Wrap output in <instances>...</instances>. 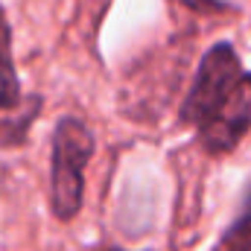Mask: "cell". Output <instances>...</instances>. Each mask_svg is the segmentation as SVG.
<instances>
[{
  "label": "cell",
  "mask_w": 251,
  "mask_h": 251,
  "mask_svg": "<svg viewBox=\"0 0 251 251\" xmlns=\"http://www.w3.org/2000/svg\"><path fill=\"white\" fill-rule=\"evenodd\" d=\"M97 140L79 117H62L50 149V210L59 222H70L85 201V170Z\"/></svg>",
  "instance_id": "cell-1"
},
{
  "label": "cell",
  "mask_w": 251,
  "mask_h": 251,
  "mask_svg": "<svg viewBox=\"0 0 251 251\" xmlns=\"http://www.w3.org/2000/svg\"><path fill=\"white\" fill-rule=\"evenodd\" d=\"M243 73L246 70L240 64V56H237L234 44H228V41L213 44L201 56L196 79L190 82L187 94H184V102H181V111H178V123L199 128L222 105V100L234 91V85L240 82Z\"/></svg>",
  "instance_id": "cell-2"
},
{
  "label": "cell",
  "mask_w": 251,
  "mask_h": 251,
  "mask_svg": "<svg viewBox=\"0 0 251 251\" xmlns=\"http://www.w3.org/2000/svg\"><path fill=\"white\" fill-rule=\"evenodd\" d=\"M199 143L210 155L231 152L251 131V73H243L234 91L222 100V105L196 128Z\"/></svg>",
  "instance_id": "cell-3"
},
{
  "label": "cell",
  "mask_w": 251,
  "mask_h": 251,
  "mask_svg": "<svg viewBox=\"0 0 251 251\" xmlns=\"http://www.w3.org/2000/svg\"><path fill=\"white\" fill-rule=\"evenodd\" d=\"M21 100H24V94H21V79H18L15 56H12V26L0 6V111L15 108Z\"/></svg>",
  "instance_id": "cell-4"
},
{
  "label": "cell",
  "mask_w": 251,
  "mask_h": 251,
  "mask_svg": "<svg viewBox=\"0 0 251 251\" xmlns=\"http://www.w3.org/2000/svg\"><path fill=\"white\" fill-rule=\"evenodd\" d=\"M38 111H41V100H38V97L24 100V102L18 105V117H15V120H9V114L3 111L6 120H0V143H21V140L26 137L29 123L38 117Z\"/></svg>",
  "instance_id": "cell-5"
},
{
  "label": "cell",
  "mask_w": 251,
  "mask_h": 251,
  "mask_svg": "<svg viewBox=\"0 0 251 251\" xmlns=\"http://www.w3.org/2000/svg\"><path fill=\"white\" fill-rule=\"evenodd\" d=\"M213 251H251V213L240 216L219 240Z\"/></svg>",
  "instance_id": "cell-6"
},
{
  "label": "cell",
  "mask_w": 251,
  "mask_h": 251,
  "mask_svg": "<svg viewBox=\"0 0 251 251\" xmlns=\"http://www.w3.org/2000/svg\"><path fill=\"white\" fill-rule=\"evenodd\" d=\"M181 6H187L193 12H231L234 6L225 3V0H176Z\"/></svg>",
  "instance_id": "cell-7"
},
{
  "label": "cell",
  "mask_w": 251,
  "mask_h": 251,
  "mask_svg": "<svg viewBox=\"0 0 251 251\" xmlns=\"http://www.w3.org/2000/svg\"><path fill=\"white\" fill-rule=\"evenodd\" d=\"M94 251H126V249H114V246H100V249H94Z\"/></svg>",
  "instance_id": "cell-8"
}]
</instances>
